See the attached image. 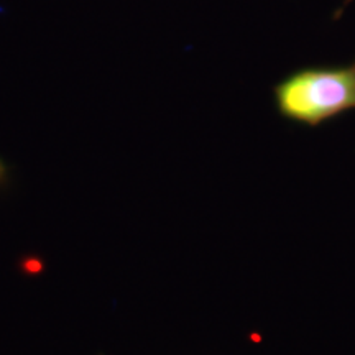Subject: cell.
<instances>
[{
  "label": "cell",
  "instance_id": "6da1fadb",
  "mask_svg": "<svg viewBox=\"0 0 355 355\" xmlns=\"http://www.w3.org/2000/svg\"><path fill=\"white\" fill-rule=\"evenodd\" d=\"M275 101L286 119L313 127L354 110L355 64L301 69L275 87Z\"/></svg>",
  "mask_w": 355,
  "mask_h": 355
}]
</instances>
